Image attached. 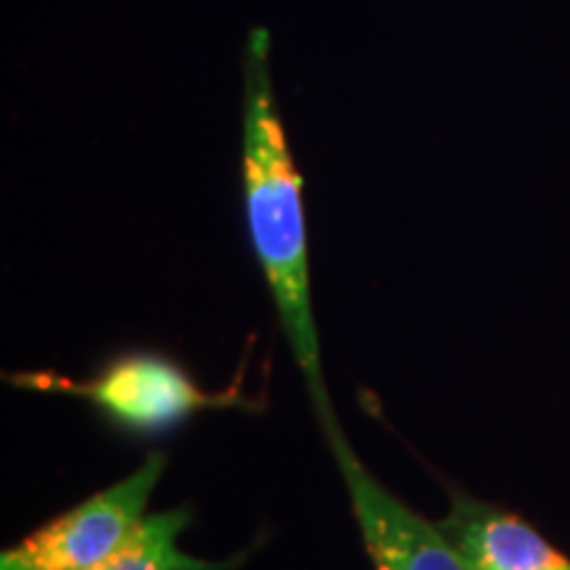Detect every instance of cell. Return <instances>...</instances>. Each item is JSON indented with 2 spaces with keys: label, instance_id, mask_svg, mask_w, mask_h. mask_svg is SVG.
Here are the masks:
<instances>
[{
  "label": "cell",
  "instance_id": "obj_1",
  "mask_svg": "<svg viewBox=\"0 0 570 570\" xmlns=\"http://www.w3.org/2000/svg\"><path fill=\"white\" fill-rule=\"evenodd\" d=\"M240 185L256 265L273 296L285 344L304 377L312 410L317 420H325L336 415V410L327 394L312 298L304 180L277 111L269 69V32L265 27H254L244 48Z\"/></svg>",
  "mask_w": 570,
  "mask_h": 570
},
{
  "label": "cell",
  "instance_id": "obj_2",
  "mask_svg": "<svg viewBox=\"0 0 570 570\" xmlns=\"http://www.w3.org/2000/svg\"><path fill=\"white\" fill-rule=\"evenodd\" d=\"M9 381L17 389L80 396L104 412L114 425L135 436H159L183 425L196 412L240 404L235 394L202 389L183 365L154 352L117 356L101 373L82 381L59 373H13Z\"/></svg>",
  "mask_w": 570,
  "mask_h": 570
},
{
  "label": "cell",
  "instance_id": "obj_3",
  "mask_svg": "<svg viewBox=\"0 0 570 570\" xmlns=\"http://www.w3.org/2000/svg\"><path fill=\"white\" fill-rule=\"evenodd\" d=\"M167 454L148 452L132 473L63 510L0 552V570H90L104 562L148 515Z\"/></svg>",
  "mask_w": 570,
  "mask_h": 570
},
{
  "label": "cell",
  "instance_id": "obj_4",
  "mask_svg": "<svg viewBox=\"0 0 570 570\" xmlns=\"http://www.w3.org/2000/svg\"><path fill=\"white\" fill-rule=\"evenodd\" d=\"M375 570H468L439 520H428L370 473L338 415L320 420Z\"/></svg>",
  "mask_w": 570,
  "mask_h": 570
},
{
  "label": "cell",
  "instance_id": "obj_5",
  "mask_svg": "<svg viewBox=\"0 0 570 570\" xmlns=\"http://www.w3.org/2000/svg\"><path fill=\"white\" fill-rule=\"evenodd\" d=\"M439 525L468 570H570L568 554L552 547L529 520L465 491L449 494V512Z\"/></svg>",
  "mask_w": 570,
  "mask_h": 570
},
{
  "label": "cell",
  "instance_id": "obj_6",
  "mask_svg": "<svg viewBox=\"0 0 570 570\" xmlns=\"http://www.w3.org/2000/svg\"><path fill=\"white\" fill-rule=\"evenodd\" d=\"M190 520H194V512L188 508L148 512L130 537L119 544V550L90 570H233L240 566V558L217 562L198 560L185 552L180 537Z\"/></svg>",
  "mask_w": 570,
  "mask_h": 570
}]
</instances>
